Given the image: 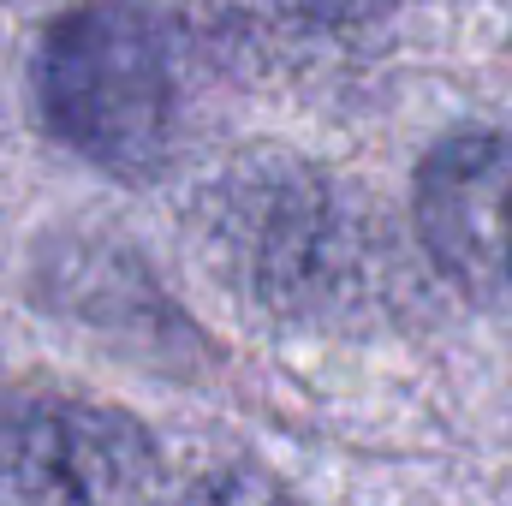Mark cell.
<instances>
[{"mask_svg": "<svg viewBox=\"0 0 512 506\" xmlns=\"http://www.w3.org/2000/svg\"><path fill=\"white\" fill-rule=\"evenodd\" d=\"M0 506H161L149 429L90 399L0 405Z\"/></svg>", "mask_w": 512, "mask_h": 506, "instance_id": "3", "label": "cell"}, {"mask_svg": "<svg viewBox=\"0 0 512 506\" xmlns=\"http://www.w3.org/2000/svg\"><path fill=\"white\" fill-rule=\"evenodd\" d=\"M423 256L477 304L512 310V137L465 126L417 167Z\"/></svg>", "mask_w": 512, "mask_h": 506, "instance_id": "4", "label": "cell"}, {"mask_svg": "<svg viewBox=\"0 0 512 506\" xmlns=\"http://www.w3.org/2000/svg\"><path fill=\"white\" fill-rule=\"evenodd\" d=\"M280 6H292V12H304L316 24H370L393 0H280Z\"/></svg>", "mask_w": 512, "mask_h": 506, "instance_id": "6", "label": "cell"}, {"mask_svg": "<svg viewBox=\"0 0 512 506\" xmlns=\"http://www.w3.org/2000/svg\"><path fill=\"white\" fill-rule=\"evenodd\" d=\"M215 245L256 304L292 322H346L382 292V233L304 167L227 185Z\"/></svg>", "mask_w": 512, "mask_h": 506, "instance_id": "2", "label": "cell"}, {"mask_svg": "<svg viewBox=\"0 0 512 506\" xmlns=\"http://www.w3.org/2000/svg\"><path fill=\"white\" fill-rule=\"evenodd\" d=\"M179 506H298V501H292L274 477H262V471H251V465H233V471L203 477Z\"/></svg>", "mask_w": 512, "mask_h": 506, "instance_id": "5", "label": "cell"}, {"mask_svg": "<svg viewBox=\"0 0 512 506\" xmlns=\"http://www.w3.org/2000/svg\"><path fill=\"white\" fill-rule=\"evenodd\" d=\"M36 114L72 155L114 179L173 167L191 114V36L137 0H90L36 48Z\"/></svg>", "mask_w": 512, "mask_h": 506, "instance_id": "1", "label": "cell"}]
</instances>
